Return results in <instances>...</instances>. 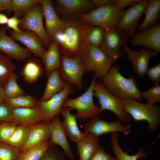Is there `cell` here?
I'll return each mask as SVG.
<instances>
[{"instance_id": "6da1fadb", "label": "cell", "mask_w": 160, "mask_h": 160, "mask_svg": "<svg viewBox=\"0 0 160 160\" xmlns=\"http://www.w3.org/2000/svg\"><path fill=\"white\" fill-rule=\"evenodd\" d=\"M93 25L84 23L79 17L65 21L64 28L57 33L52 40L57 42L61 55L80 59L89 45L86 38L85 29Z\"/></svg>"}, {"instance_id": "7a4b0ae2", "label": "cell", "mask_w": 160, "mask_h": 160, "mask_svg": "<svg viewBox=\"0 0 160 160\" xmlns=\"http://www.w3.org/2000/svg\"><path fill=\"white\" fill-rule=\"evenodd\" d=\"M120 65H112L110 70L101 79L104 87L110 93L121 99L128 98L138 102L143 100L141 92L138 89L135 78L130 76L129 78L120 73Z\"/></svg>"}, {"instance_id": "3957f363", "label": "cell", "mask_w": 160, "mask_h": 160, "mask_svg": "<svg viewBox=\"0 0 160 160\" xmlns=\"http://www.w3.org/2000/svg\"><path fill=\"white\" fill-rule=\"evenodd\" d=\"M124 111L137 121H146L148 130L154 132L160 125V107L155 103L143 104L128 98L122 99Z\"/></svg>"}, {"instance_id": "277c9868", "label": "cell", "mask_w": 160, "mask_h": 160, "mask_svg": "<svg viewBox=\"0 0 160 160\" xmlns=\"http://www.w3.org/2000/svg\"><path fill=\"white\" fill-rule=\"evenodd\" d=\"M121 11L115 3L98 7L78 17L85 23L99 26L104 30L115 29L120 19Z\"/></svg>"}, {"instance_id": "5b68a950", "label": "cell", "mask_w": 160, "mask_h": 160, "mask_svg": "<svg viewBox=\"0 0 160 160\" xmlns=\"http://www.w3.org/2000/svg\"><path fill=\"white\" fill-rule=\"evenodd\" d=\"M97 78L94 74L92 82L87 91L82 95L74 99L68 97L63 107H70L77 111L76 118L82 121L97 116L102 112L100 106H96L93 101L94 86Z\"/></svg>"}, {"instance_id": "8992f818", "label": "cell", "mask_w": 160, "mask_h": 160, "mask_svg": "<svg viewBox=\"0 0 160 160\" xmlns=\"http://www.w3.org/2000/svg\"><path fill=\"white\" fill-rule=\"evenodd\" d=\"M87 72H94L97 78L101 79L108 72L116 60L107 56L100 47L89 45L80 58Z\"/></svg>"}, {"instance_id": "52a82bcc", "label": "cell", "mask_w": 160, "mask_h": 160, "mask_svg": "<svg viewBox=\"0 0 160 160\" xmlns=\"http://www.w3.org/2000/svg\"><path fill=\"white\" fill-rule=\"evenodd\" d=\"M44 17L41 1L33 5L20 19L19 28L22 31L29 30L36 33L41 39L46 49L49 47L52 40L44 28L43 23Z\"/></svg>"}, {"instance_id": "ba28073f", "label": "cell", "mask_w": 160, "mask_h": 160, "mask_svg": "<svg viewBox=\"0 0 160 160\" xmlns=\"http://www.w3.org/2000/svg\"><path fill=\"white\" fill-rule=\"evenodd\" d=\"M93 96L97 98L102 111L107 110L113 112L117 116L119 121L125 124L131 121L132 117L124 111L122 100L109 92L100 80L95 82Z\"/></svg>"}, {"instance_id": "9c48e42d", "label": "cell", "mask_w": 160, "mask_h": 160, "mask_svg": "<svg viewBox=\"0 0 160 160\" xmlns=\"http://www.w3.org/2000/svg\"><path fill=\"white\" fill-rule=\"evenodd\" d=\"M147 3L148 0H140L126 10H122L120 19L116 29L131 37L136 32Z\"/></svg>"}, {"instance_id": "30bf717a", "label": "cell", "mask_w": 160, "mask_h": 160, "mask_svg": "<svg viewBox=\"0 0 160 160\" xmlns=\"http://www.w3.org/2000/svg\"><path fill=\"white\" fill-rule=\"evenodd\" d=\"M61 65L59 70L61 79L73 85L78 90L84 88L83 75L87 73L81 60L60 55Z\"/></svg>"}, {"instance_id": "8fae6325", "label": "cell", "mask_w": 160, "mask_h": 160, "mask_svg": "<svg viewBox=\"0 0 160 160\" xmlns=\"http://www.w3.org/2000/svg\"><path fill=\"white\" fill-rule=\"evenodd\" d=\"M129 38L125 33L116 29L105 30L100 47L108 57L115 60L123 59L124 57L125 52L120 50V48L126 45Z\"/></svg>"}, {"instance_id": "7c38bea8", "label": "cell", "mask_w": 160, "mask_h": 160, "mask_svg": "<svg viewBox=\"0 0 160 160\" xmlns=\"http://www.w3.org/2000/svg\"><path fill=\"white\" fill-rule=\"evenodd\" d=\"M75 90V86L67 82L62 91L53 95L49 100H38L36 107L41 112L44 121L50 122L55 116L60 113L64 102Z\"/></svg>"}, {"instance_id": "4fadbf2b", "label": "cell", "mask_w": 160, "mask_h": 160, "mask_svg": "<svg viewBox=\"0 0 160 160\" xmlns=\"http://www.w3.org/2000/svg\"><path fill=\"white\" fill-rule=\"evenodd\" d=\"M117 132L127 135L132 132L131 125H123L120 121H107L97 116L90 119L85 124L83 133L84 134L91 133L99 137L103 134Z\"/></svg>"}, {"instance_id": "5bb4252c", "label": "cell", "mask_w": 160, "mask_h": 160, "mask_svg": "<svg viewBox=\"0 0 160 160\" xmlns=\"http://www.w3.org/2000/svg\"><path fill=\"white\" fill-rule=\"evenodd\" d=\"M57 12L64 21L78 17L79 15L97 7L89 0H57Z\"/></svg>"}, {"instance_id": "9a60e30c", "label": "cell", "mask_w": 160, "mask_h": 160, "mask_svg": "<svg viewBox=\"0 0 160 160\" xmlns=\"http://www.w3.org/2000/svg\"><path fill=\"white\" fill-rule=\"evenodd\" d=\"M7 27H0V51L10 58L17 61H26L31 53L27 48L21 47L10 36L6 34Z\"/></svg>"}, {"instance_id": "2e32d148", "label": "cell", "mask_w": 160, "mask_h": 160, "mask_svg": "<svg viewBox=\"0 0 160 160\" xmlns=\"http://www.w3.org/2000/svg\"><path fill=\"white\" fill-rule=\"evenodd\" d=\"M122 49L126 53L127 58L131 62L133 70L141 78L144 77L146 74L150 58L156 56L159 52L145 48L135 51L126 45H124Z\"/></svg>"}, {"instance_id": "e0dca14e", "label": "cell", "mask_w": 160, "mask_h": 160, "mask_svg": "<svg viewBox=\"0 0 160 160\" xmlns=\"http://www.w3.org/2000/svg\"><path fill=\"white\" fill-rule=\"evenodd\" d=\"M132 46H140L144 48L160 52V23H158L149 29L137 32L132 37Z\"/></svg>"}, {"instance_id": "ac0fdd59", "label": "cell", "mask_w": 160, "mask_h": 160, "mask_svg": "<svg viewBox=\"0 0 160 160\" xmlns=\"http://www.w3.org/2000/svg\"><path fill=\"white\" fill-rule=\"evenodd\" d=\"M8 32L14 40L25 46L31 53L38 58H41L46 50L40 38L31 31L22 30L20 32H16L8 29Z\"/></svg>"}, {"instance_id": "d6986e66", "label": "cell", "mask_w": 160, "mask_h": 160, "mask_svg": "<svg viewBox=\"0 0 160 160\" xmlns=\"http://www.w3.org/2000/svg\"><path fill=\"white\" fill-rule=\"evenodd\" d=\"M50 144L56 146L58 145L63 148L65 156L73 160V154L71 146L67 138V136L63 127L62 122L59 114L55 116L50 122Z\"/></svg>"}, {"instance_id": "ffe728a7", "label": "cell", "mask_w": 160, "mask_h": 160, "mask_svg": "<svg viewBox=\"0 0 160 160\" xmlns=\"http://www.w3.org/2000/svg\"><path fill=\"white\" fill-rule=\"evenodd\" d=\"M41 3L45 19V30L52 41L55 35L64 28L65 21L59 17L51 0H41Z\"/></svg>"}, {"instance_id": "44dd1931", "label": "cell", "mask_w": 160, "mask_h": 160, "mask_svg": "<svg viewBox=\"0 0 160 160\" xmlns=\"http://www.w3.org/2000/svg\"><path fill=\"white\" fill-rule=\"evenodd\" d=\"M50 122L43 121L31 125L27 140L20 150L22 152L41 142L49 140L50 137Z\"/></svg>"}, {"instance_id": "7402d4cb", "label": "cell", "mask_w": 160, "mask_h": 160, "mask_svg": "<svg viewBox=\"0 0 160 160\" xmlns=\"http://www.w3.org/2000/svg\"><path fill=\"white\" fill-rule=\"evenodd\" d=\"M14 122L17 125H31L44 121L37 108H11Z\"/></svg>"}, {"instance_id": "603a6c76", "label": "cell", "mask_w": 160, "mask_h": 160, "mask_svg": "<svg viewBox=\"0 0 160 160\" xmlns=\"http://www.w3.org/2000/svg\"><path fill=\"white\" fill-rule=\"evenodd\" d=\"M73 109L71 108L63 107L60 113L63 118V126L67 136L72 142L76 143L83 138L84 135L78 127L76 115L70 113Z\"/></svg>"}, {"instance_id": "cb8c5ba5", "label": "cell", "mask_w": 160, "mask_h": 160, "mask_svg": "<svg viewBox=\"0 0 160 160\" xmlns=\"http://www.w3.org/2000/svg\"><path fill=\"white\" fill-rule=\"evenodd\" d=\"M37 58L35 57L28 59L21 70L20 75L28 84L36 82L44 73L42 62Z\"/></svg>"}, {"instance_id": "d4e9b609", "label": "cell", "mask_w": 160, "mask_h": 160, "mask_svg": "<svg viewBox=\"0 0 160 160\" xmlns=\"http://www.w3.org/2000/svg\"><path fill=\"white\" fill-rule=\"evenodd\" d=\"M41 58L47 76L54 70H59L61 65L60 55L56 41L53 40Z\"/></svg>"}, {"instance_id": "484cf974", "label": "cell", "mask_w": 160, "mask_h": 160, "mask_svg": "<svg viewBox=\"0 0 160 160\" xmlns=\"http://www.w3.org/2000/svg\"><path fill=\"white\" fill-rule=\"evenodd\" d=\"M83 138L76 143L80 160H89L100 146L98 137L91 133L84 134Z\"/></svg>"}, {"instance_id": "4316f807", "label": "cell", "mask_w": 160, "mask_h": 160, "mask_svg": "<svg viewBox=\"0 0 160 160\" xmlns=\"http://www.w3.org/2000/svg\"><path fill=\"white\" fill-rule=\"evenodd\" d=\"M160 0H148V3L143 13L145 17L138 26L137 32L148 30L158 23L160 18Z\"/></svg>"}, {"instance_id": "83f0119b", "label": "cell", "mask_w": 160, "mask_h": 160, "mask_svg": "<svg viewBox=\"0 0 160 160\" xmlns=\"http://www.w3.org/2000/svg\"><path fill=\"white\" fill-rule=\"evenodd\" d=\"M47 76L45 89L40 100L41 101H47L53 95L60 92L67 83L61 79L58 70H54Z\"/></svg>"}, {"instance_id": "f1b7e54d", "label": "cell", "mask_w": 160, "mask_h": 160, "mask_svg": "<svg viewBox=\"0 0 160 160\" xmlns=\"http://www.w3.org/2000/svg\"><path fill=\"white\" fill-rule=\"evenodd\" d=\"M117 137L116 132L111 133V141L112 150L117 160H137L147 156L148 154L145 151L144 147L140 148L137 152L133 155H129L127 152H124L119 145Z\"/></svg>"}, {"instance_id": "f546056e", "label": "cell", "mask_w": 160, "mask_h": 160, "mask_svg": "<svg viewBox=\"0 0 160 160\" xmlns=\"http://www.w3.org/2000/svg\"><path fill=\"white\" fill-rule=\"evenodd\" d=\"M49 145V140H47L29 149L20 152L17 160H40Z\"/></svg>"}, {"instance_id": "4dcf8cb0", "label": "cell", "mask_w": 160, "mask_h": 160, "mask_svg": "<svg viewBox=\"0 0 160 160\" xmlns=\"http://www.w3.org/2000/svg\"><path fill=\"white\" fill-rule=\"evenodd\" d=\"M31 125H18L9 139L5 143L19 150L24 145L28 137Z\"/></svg>"}, {"instance_id": "1f68e13d", "label": "cell", "mask_w": 160, "mask_h": 160, "mask_svg": "<svg viewBox=\"0 0 160 160\" xmlns=\"http://www.w3.org/2000/svg\"><path fill=\"white\" fill-rule=\"evenodd\" d=\"M38 100L34 96L24 95L6 98L4 103L11 108H35L36 107Z\"/></svg>"}, {"instance_id": "d6a6232c", "label": "cell", "mask_w": 160, "mask_h": 160, "mask_svg": "<svg viewBox=\"0 0 160 160\" xmlns=\"http://www.w3.org/2000/svg\"><path fill=\"white\" fill-rule=\"evenodd\" d=\"M16 68L10 58L0 53V86L3 87Z\"/></svg>"}, {"instance_id": "836d02e7", "label": "cell", "mask_w": 160, "mask_h": 160, "mask_svg": "<svg viewBox=\"0 0 160 160\" xmlns=\"http://www.w3.org/2000/svg\"><path fill=\"white\" fill-rule=\"evenodd\" d=\"M41 1V0H12V11L18 18H22L33 5Z\"/></svg>"}, {"instance_id": "e575fe53", "label": "cell", "mask_w": 160, "mask_h": 160, "mask_svg": "<svg viewBox=\"0 0 160 160\" xmlns=\"http://www.w3.org/2000/svg\"><path fill=\"white\" fill-rule=\"evenodd\" d=\"M18 78L16 73L13 72L3 87L6 98L26 95L25 91L22 89L17 83V80Z\"/></svg>"}, {"instance_id": "d590c367", "label": "cell", "mask_w": 160, "mask_h": 160, "mask_svg": "<svg viewBox=\"0 0 160 160\" xmlns=\"http://www.w3.org/2000/svg\"><path fill=\"white\" fill-rule=\"evenodd\" d=\"M104 31L98 26L87 27L85 29V35L89 44L100 47L103 41Z\"/></svg>"}, {"instance_id": "8d00e7d4", "label": "cell", "mask_w": 160, "mask_h": 160, "mask_svg": "<svg viewBox=\"0 0 160 160\" xmlns=\"http://www.w3.org/2000/svg\"><path fill=\"white\" fill-rule=\"evenodd\" d=\"M20 153L19 149L0 143V160H17Z\"/></svg>"}, {"instance_id": "74e56055", "label": "cell", "mask_w": 160, "mask_h": 160, "mask_svg": "<svg viewBox=\"0 0 160 160\" xmlns=\"http://www.w3.org/2000/svg\"><path fill=\"white\" fill-rule=\"evenodd\" d=\"M14 122L0 121V143H5L12 136L17 126Z\"/></svg>"}, {"instance_id": "f35d334b", "label": "cell", "mask_w": 160, "mask_h": 160, "mask_svg": "<svg viewBox=\"0 0 160 160\" xmlns=\"http://www.w3.org/2000/svg\"><path fill=\"white\" fill-rule=\"evenodd\" d=\"M143 99L147 100L148 103H155L160 101V86L151 87L141 93Z\"/></svg>"}, {"instance_id": "ab89813d", "label": "cell", "mask_w": 160, "mask_h": 160, "mask_svg": "<svg viewBox=\"0 0 160 160\" xmlns=\"http://www.w3.org/2000/svg\"><path fill=\"white\" fill-rule=\"evenodd\" d=\"M64 152L56 146L50 144L45 154L40 160H65Z\"/></svg>"}, {"instance_id": "60d3db41", "label": "cell", "mask_w": 160, "mask_h": 160, "mask_svg": "<svg viewBox=\"0 0 160 160\" xmlns=\"http://www.w3.org/2000/svg\"><path fill=\"white\" fill-rule=\"evenodd\" d=\"M146 74L149 80L156 85L160 84V63L151 67L148 69Z\"/></svg>"}, {"instance_id": "b9f144b4", "label": "cell", "mask_w": 160, "mask_h": 160, "mask_svg": "<svg viewBox=\"0 0 160 160\" xmlns=\"http://www.w3.org/2000/svg\"><path fill=\"white\" fill-rule=\"evenodd\" d=\"M14 122L11 108L4 103H0V121Z\"/></svg>"}, {"instance_id": "7bdbcfd3", "label": "cell", "mask_w": 160, "mask_h": 160, "mask_svg": "<svg viewBox=\"0 0 160 160\" xmlns=\"http://www.w3.org/2000/svg\"><path fill=\"white\" fill-rule=\"evenodd\" d=\"M89 160H117L114 157L108 154L104 149L100 145L94 152Z\"/></svg>"}, {"instance_id": "ee69618b", "label": "cell", "mask_w": 160, "mask_h": 160, "mask_svg": "<svg viewBox=\"0 0 160 160\" xmlns=\"http://www.w3.org/2000/svg\"><path fill=\"white\" fill-rule=\"evenodd\" d=\"M20 19L16 16L14 15L8 19L7 27L9 29L11 28L13 31L16 32H20L22 30L19 28V25L20 23Z\"/></svg>"}, {"instance_id": "f6af8a7d", "label": "cell", "mask_w": 160, "mask_h": 160, "mask_svg": "<svg viewBox=\"0 0 160 160\" xmlns=\"http://www.w3.org/2000/svg\"><path fill=\"white\" fill-rule=\"evenodd\" d=\"M116 3L121 10L125 8L136 3L140 0H115Z\"/></svg>"}, {"instance_id": "bcb514c9", "label": "cell", "mask_w": 160, "mask_h": 160, "mask_svg": "<svg viewBox=\"0 0 160 160\" xmlns=\"http://www.w3.org/2000/svg\"><path fill=\"white\" fill-rule=\"evenodd\" d=\"M12 0H0V6L3 10L9 16L12 12L11 7Z\"/></svg>"}, {"instance_id": "7dc6e473", "label": "cell", "mask_w": 160, "mask_h": 160, "mask_svg": "<svg viewBox=\"0 0 160 160\" xmlns=\"http://www.w3.org/2000/svg\"><path fill=\"white\" fill-rule=\"evenodd\" d=\"M97 6L99 7L116 3L115 0H91Z\"/></svg>"}, {"instance_id": "c3c4849f", "label": "cell", "mask_w": 160, "mask_h": 160, "mask_svg": "<svg viewBox=\"0 0 160 160\" xmlns=\"http://www.w3.org/2000/svg\"><path fill=\"white\" fill-rule=\"evenodd\" d=\"M8 19L5 14L0 13V25L7 24Z\"/></svg>"}, {"instance_id": "681fc988", "label": "cell", "mask_w": 160, "mask_h": 160, "mask_svg": "<svg viewBox=\"0 0 160 160\" xmlns=\"http://www.w3.org/2000/svg\"><path fill=\"white\" fill-rule=\"evenodd\" d=\"M6 98L3 87L0 86V103H4Z\"/></svg>"}, {"instance_id": "f907efd6", "label": "cell", "mask_w": 160, "mask_h": 160, "mask_svg": "<svg viewBox=\"0 0 160 160\" xmlns=\"http://www.w3.org/2000/svg\"><path fill=\"white\" fill-rule=\"evenodd\" d=\"M3 9L0 6V12L2 11H3Z\"/></svg>"}]
</instances>
